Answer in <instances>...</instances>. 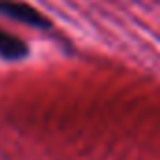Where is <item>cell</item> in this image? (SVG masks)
I'll return each mask as SVG.
<instances>
[{"instance_id":"1","label":"cell","mask_w":160,"mask_h":160,"mask_svg":"<svg viewBox=\"0 0 160 160\" xmlns=\"http://www.w3.org/2000/svg\"><path fill=\"white\" fill-rule=\"evenodd\" d=\"M0 13L6 15L8 19H13L17 23L34 27V28H47L49 21L45 19V15H42L36 8L25 4V2H17V0H0Z\"/></svg>"},{"instance_id":"2","label":"cell","mask_w":160,"mask_h":160,"mask_svg":"<svg viewBox=\"0 0 160 160\" xmlns=\"http://www.w3.org/2000/svg\"><path fill=\"white\" fill-rule=\"evenodd\" d=\"M27 55H28V47L21 38L0 30V57L6 60H21Z\"/></svg>"}]
</instances>
